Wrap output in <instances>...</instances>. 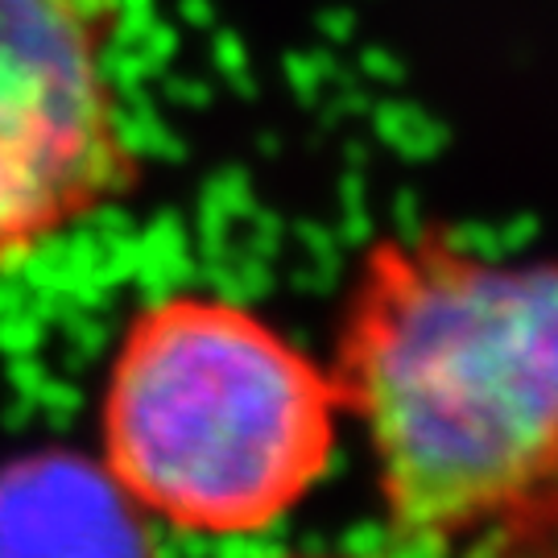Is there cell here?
I'll use <instances>...</instances> for the list:
<instances>
[{
  "mask_svg": "<svg viewBox=\"0 0 558 558\" xmlns=\"http://www.w3.org/2000/svg\"><path fill=\"white\" fill-rule=\"evenodd\" d=\"M401 538H476L558 472V257L500 265L442 232L364 248L327 364Z\"/></svg>",
  "mask_w": 558,
  "mask_h": 558,
  "instance_id": "1",
  "label": "cell"
},
{
  "mask_svg": "<svg viewBox=\"0 0 558 558\" xmlns=\"http://www.w3.org/2000/svg\"><path fill=\"white\" fill-rule=\"evenodd\" d=\"M149 513L71 447L0 463V558H161Z\"/></svg>",
  "mask_w": 558,
  "mask_h": 558,
  "instance_id": "4",
  "label": "cell"
},
{
  "mask_svg": "<svg viewBox=\"0 0 558 558\" xmlns=\"http://www.w3.org/2000/svg\"><path fill=\"white\" fill-rule=\"evenodd\" d=\"M339 418L336 377L306 348L248 306L170 294L120 336L104 468L174 530L260 534L331 472Z\"/></svg>",
  "mask_w": 558,
  "mask_h": 558,
  "instance_id": "2",
  "label": "cell"
},
{
  "mask_svg": "<svg viewBox=\"0 0 558 558\" xmlns=\"http://www.w3.org/2000/svg\"><path fill=\"white\" fill-rule=\"evenodd\" d=\"M120 0H0V269L137 186L108 50Z\"/></svg>",
  "mask_w": 558,
  "mask_h": 558,
  "instance_id": "3",
  "label": "cell"
},
{
  "mask_svg": "<svg viewBox=\"0 0 558 558\" xmlns=\"http://www.w3.org/2000/svg\"><path fill=\"white\" fill-rule=\"evenodd\" d=\"M463 558H558V472L513 513L480 530Z\"/></svg>",
  "mask_w": 558,
  "mask_h": 558,
  "instance_id": "5",
  "label": "cell"
}]
</instances>
